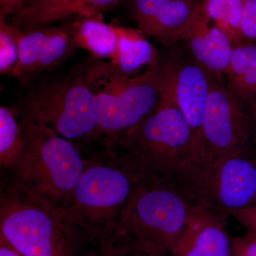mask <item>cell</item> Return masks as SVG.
I'll return each instance as SVG.
<instances>
[{
	"label": "cell",
	"instance_id": "484cf974",
	"mask_svg": "<svg viewBox=\"0 0 256 256\" xmlns=\"http://www.w3.org/2000/svg\"><path fill=\"white\" fill-rule=\"evenodd\" d=\"M236 220H238L248 230L256 234V210L252 206L247 207L242 210H236L232 214Z\"/></svg>",
	"mask_w": 256,
	"mask_h": 256
},
{
	"label": "cell",
	"instance_id": "3957f363",
	"mask_svg": "<svg viewBox=\"0 0 256 256\" xmlns=\"http://www.w3.org/2000/svg\"><path fill=\"white\" fill-rule=\"evenodd\" d=\"M25 150L12 170L20 192L52 210L63 208L72 198L86 168L72 141L50 128L22 118Z\"/></svg>",
	"mask_w": 256,
	"mask_h": 256
},
{
	"label": "cell",
	"instance_id": "9a60e30c",
	"mask_svg": "<svg viewBox=\"0 0 256 256\" xmlns=\"http://www.w3.org/2000/svg\"><path fill=\"white\" fill-rule=\"evenodd\" d=\"M118 44L110 64L120 74L132 76L142 67L156 62L159 52L138 30L116 25Z\"/></svg>",
	"mask_w": 256,
	"mask_h": 256
},
{
	"label": "cell",
	"instance_id": "7c38bea8",
	"mask_svg": "<svg viewBox=\"0 0 256 256\" xmlns=\"http://www.w3.org/2000/svg\"><path fill=\"white\" fill-rule=\"evenodd\" d=\"M20 58L13 76L26 84L66 62L78 50L68 24L20 28L14 25Z\"/></svg>",
	"mask_w": 256,
	"mask_h": 256
},
{
	"label": "cell",
	"instance_id": "4dcf8cb0",
	"mask_svg": "<svg viewBox=\"0 0 256 256\" xmlns=\"http://www.w3.org/2000/svg\"><path fill=\"white\" fill-rule=\"evenodd\" d=\"M248 106L252 117L254 118V119L256 120V100L252 102Z\"/></svg>",
	"mask_w": 256,
	"mask_h": 256
},
{
	"label": "cell",
	"instance_id": "5b68a950",
	"mask_svg": "<svg viewBox=\"0 0 256 256\" xmlns=\"http://www.w3.org/2000/svg\"><path fill=\"white\" fill-rule=\"evenodd\" d=\"M144 178L116 156L112 163L86 164L70 201L56 212L100 242L114 238L122 210Z\"/></svg>",
	"mask_w": 256,
	"mask_h": 256
},
{
	"label": "cell",
	"instance_id": "f1b7e54d",
	"mask_svg": "<svg viewBox=\"0 0 256 256\" xmlns=\"http://www.w3.org/2000/svg\"><path fill=\"white\" fill-rule=\"evenodd\" d=\"M114 247L117 252L118 256H156L148 255V254H138V252H130L124 246L120 245L118 242H114Z\"/></svg>",
	"mask_w": 256,
	"mask_h": 256
},
{
	"label": "cell",
	"instance_id": "836d02e7",
	"mask_svg": "<svg viewBox=\"0 0 256 256\" xmlns=\"http://www.w3.org/2000/svg\"></svg>",
	"mask_w": 256,
	"mask_h": 256
},
{
	"label": "cell",
	"instance_id": "4316f807",
	"mask_svg": "<svg viewBox=\"0 0 256 256\" xmlns=\"http://www.w3.org/2000/svg\"><path fill=\"white\" fill-rule=\"evenodd\" d=\"M25 0H0V18H6L18 14Z\"/></svg>",
	"mask_w": 256,
	"mask_h": 256
},
{
	"label": "cell",
	"instance_id": "7a4b0ae2",
	"mask_svg": "<svg viewBox=\"0 0 256 256\" xmlns=\"http://www.w3.org/2000/svg\"><path fill=\"white\" fill-rule=\"evenodd\" d=\"M72 72L92 92L98 137L104 136L110 148L152 114L161 100L156 62L138 76L122 75L110 62L92 56L76 64Z\"/></svg>",
	"mask_w": 256,
	"mask_h": 256
},
{
	"label": "cell",
	"instance_id": "d6a6232c",
	"mask_svg": "<svg viewBox=\"0 0 256 256\" xmlns=\"http://www.w3.org/2000/svg\"><path fill=\"white\" fill-rule=\"evenodd\" d=\"M252 206V208H255V210H256V200L255 204H254V205H252V206Z\"/></svg>",
	"mask_w": 256,
	"mask_h": 256
},
{
	"label": "cell",
	"instance_id": "6da1fadb",
	"mask_svg": "<svg viewBox=\"0 0 256 256\" xmlns=\"http://www.w3.org/2000/svg\"><path fill=\"white\" fill-rule=\"evenodd\" d=\"M194 205L171 178H144L122 210L114 240L130 252L166 256L186 228Z\"/></svg>",
	"mask_w": 256,
	"mask_h": 256
},
{
	"label": "cell",
	"instance_id": "52a82bcc",
	"mask_svg": "<svg viewBox=\"0 0 256 256\" xmlns=\"http://www.w3.org/2000/svg\"><path fill=\"white\" fill-rule=\"evenodd\" d=\"M84 235L16 188L1 197L0 238L24 256H77Z\"/></svg>",
	"mask_w": 256,
	"mask_h": 256
},
{
	"label": "cell",
	"instance_id": "8fae6325",
	"mask_svg": "<svg viewBox=\"0 0 256 256\" xmlns=\"http://www.w3.org/2000/svg\"><path fill=\"white\" fill-rule=\"evenodd\" d=\"M131 13L139 31L166 48L183 42L198 23L208 18L206 0H132Z\"/></svg>",
	"mask_w": 256,
	"mask_h": 256
},
{
	"label": "cell",
	"instance_id": "d4e9b609",
	"mask_svg": "<svg viewBox=\"0 0 256 256\" xmlns=\"http://www.w3.org/2000/svg\"><path fill=\"white\" fill-rule=\"evenodd\" d=\"M206 10L210 22H213L216 26L228 36L229 30L226 20L224 0H206Z\"/></svg>",
	"mask_w": 256,
	"mask_h": 256
},
{
	"label": "cell",
	"instance_id": "4fadbf2b",
	"mask_svg": "<svg viewBox=\"0 0 256 256\" xmlns=\"http://www.w3.org/2000/svg\"><path fill=\"white\" fill-rule=\"evenodd\" d=\"M228 216L194 205L188 225L172 248L174 256H234Z\"/></svg>",
	"mask_w": 256,
	"mask_h": 256
},
{
	"label": "cell",
	"instance_id": "ba28073f",
	"mask_svg": "<svg viewBox=\"0 0 256 256\" xmlns=\"http://www.w3.org/2000/svg\"><path fill=\"white\" fill-rule=\"evenodd\" d=\"M22 118L70 141L98 137L95 99L72 72L47 78L32 88L24 98Z\"/></svg>",
	"mask_w": 256,
	"mask_h": 256
},
{
	"label": "cell",
	"instance_id": "83f0119b",
	"mask_svg": "<svg viewBox=\"0 0 256 256\" xmlns=\"http://www.w3.org/2000/svg\"><path fill=\"white\" fill-rule=\"evenodd\" d=\"M0 256H24L3 239L0 238Z\"/></svg>",
	"mask_w": 256,
	"mask_h": 256
},
{
	"label": "cell",
	"instance_id": "ffe728a7",
	"mask_svg": "<svg viewBox=\"0 0 256 256\" xmlns=\"http://www.w3.org/2000/svg\"><path fill=\"white\" fill-rule=\"evenodd\" d=\"M74 1L76 0H25L22 8L13 16L11 24L20 28H36L42 18Z\"/></svg>",
	"mask_w": 256,
	"mask_h": 256
},
{
	"label": "cell",
	"instance_id": "30bf717a",
	"mask_svg": "<svg viewBox=\"0 0 256 256\" xmlns=\"http://www.w3.org/2000/svg\"><path fill=\"white\" fill-rule=\"evenodd\" d=\"M244 106L222 80H213L204 114L198 158L248 152L252 124Z\"/></svg>",
	"mask_w": 256,
	"mask_h": 256
},
{
	"label": "cell",
	"instance_id": "277c9868",
	"mask_svg": "<svg viewBox=\"0 0 256 256\" xmlns=\"http://www.w3.org/2000/svg\"><path fill=\"white\" fill-rule=\"evenodd\" d=\"M160 95L156 110L111 148H124L120 159L146 178H172L184 164L196 158L188 120L169 96Z\"/></svg>",
	"mask_w": 256,
	"mask_h": 256
},
{
	"label": "cell",
	"instance_id": "1f68e13d",
	"mask_svg": "<svg viewBox=\"0 0 256 256\" xmlns=\"http://www.w3.org/2000/svg\"><path fill=\"white\" fill-rule=\"evenodd\" d=\"M190 1L194 2H202L205 1V0H190Z\"/></svg>",
	"mask_w": 256,
	"mask_h": 256
},
{
	"label": "cell",
	"instance_id": "9c48e42d",
	"mask_svg": "<svg viewBox=\"0 0 256 256\" xmlns=\"http://www.w3.org/2000/svg\"><path fill=\"white\" fill-rule=\"evenodd\" d=\"M170 48L159 53L156 60L160 90L174 101L188 120L197 158L201 152L204 114L214 78L190 54L186 57Z\"/></svg>",
	"mask_w": 256,
	"mask_h": 256
},
{
	"label": "cell",
	"instance_id": "44dd1931",
	"mask_svg": "<svg viewBox=\"0 0 256 256\" xmlns=\"http://www.w3.org/2000/svg\"><path fill=\"white\" fill-rule=\"evenodd\" d=\"M0 18V74L13 76L20 54L15 37L14 25Z\"/></svg>",
	"mask_w": 256,
	"mask_h": 256
},
{
	"label": "cell",
	"instance_id": "603a6c76",
	"mask_svg": "<svg viewBox=\"0 0 256 256\" xmlns=\"http://www.w3.org/2000/svg\"><path fill=\"white\" fill-rule=\"evenodd\" d=\"M240 32L246 42H256V0H244Z\"/></svg>",
	"mask_w": 256,
	"mask_h": 256
},
{
	"label": "cell",
	"instance_id": "ac0fdd59",
	"mask_svg": "<svg viewBox=\"0 0 256 256\" xmlns=\"http://www.w3.org/2000/svg\"><path fill=\"white\" fill-rule=\"evenodd\" d=\"M22 127L16 111L0 107V164L12 171L18 164L25 150Z\"/></svg>",
	"mask_w": 256,
	"mask_h": 256
},
{
	"label": "cell",
	"instance_id": "7402d4cb",
	"mask_svg": "<svg viewBox=\"0 0 256 256\" xmlns=\"http://www.w3.org/2000/svg\"><path fill=\"white\" fill-rule=\"evenodd\" d=\"M244 0H224L226 20L229 30L228 36L234 45L248 42L244 40L240 32V24Z\"/></svg>",
	"mask_w": 256,
	"mask_h": 256
},
{
	"label": "cell",
	"instance_id": "2e32d148",
	"mask_svg": "<svg viewBox=\"0 0 256 256\" xmlns=\"http://www.w3.org/2000/svg\"><path fill=\"white\" fill-rule=\"evenodd\" d=\"M69 26L79 48L86 50L94 58L112 60L118 38L116 25L104 22L102 15H98L78 18Z\"/></svg>",
	"mask_w": 256,
	"mask_h": 256
},
{
	"label": "cell",
	"instance_id": "e0dca14e",
	"mask_svg": "<svg viewBox=\"0 0 256 256\" xmlns=\"http://www.w3.org/2000/svg\"><path fill=\"white\" fill-rule=\"evenodd\" d=\"M226 86L244 106L256 100V46L252 42L234 45Z\"/></svg>",
	"mask_w": 256,
	"mask_h": 256
},
{
	"label": "cell",
	"instance_id": "cb8c5ba5",
	"mask_svg": "<svg viewBox=\"0 0 256 256\" xmlns=\"http://www.w3.org/2000/svg\"><path fill=\"white\" fill-rule=\"evenodd\" d=\"M234 256H256V234L248 230L244 236L232 238Z\"/></svg>",
	"mask_w": 256,
	"mask_h": 256
},
{
	"label": "cell",
	"instance_id": "8992f818",
	"mask_svg": "<svg viewBox=\"0 0 256 256\" xmlns=\"http://www.w3.org/2000/svg\"><path fill=\"white\" fill-rule=\"evenodd\" d=\"M248 152L188 161L171 178L193 204L232 216L256 200V158Z\"/></svg>",
	"mask_w": 256,
	"mask_h": 256
},
{
	"label": "cell",
	"instance_id": "d6986e66",
	"mask_svg": "<svg viewBox=\"0 0 256 256\" xmlns=\"http://www.w3.org/2000/svg\"><path fill=\"white\" fill-rule=\"evenodd\" d=\"M124 0H76L66 8L48 14L38 22V26H46L72 18L73 16L80 18H92L102 15L107 11L118 6Z\"/></svg>",
	"mask_w": 256,
	"mask_h": 256
},
{
	"label": "cell",
	"instance_id": "f546056e",
	"mask_svg": "<svg viewBox=\"0 0 256 256\" xmlns=\"http://www.w3.org/2000/svg\"><path fill=\"white\" fill-rule=\"evenodd\" d=\"M102 246V256H118L116 247L112 244H105Z\"/></svg>",
	"mask_w": 256,
	"mask_h": 256
},
{
	"label": "cell",
	"instance_id": "5bb4252c",
	"mask_svg": "<svg viewBox=\"0 0 256 256\" xmlns=\"http://www.w3.org/2000/svg\"><path fill=\"white\" fill-rule=\"evenodd\" d=\"M205 18L188 33L184 42L190 56L216 80H222L230 66L234 44L218 26Z\"/></svg>",
	"mask_w": 256,
	"mask_h": 256
}]
</instances>
